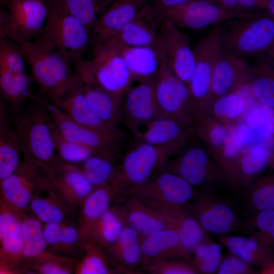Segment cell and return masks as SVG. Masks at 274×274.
<instances>
[{"label":"cell","mask_w":274,"mask_h":274,"mask_svg":"<svg viewBox=\"0 0 274 274\" xmlns=\"http://www.w3.org/2000/svg\"><path fill=\"white\" fill-rule=\"evenodd\" d=\"M217 274H255L257 271L244 260L231 253L222 257Z\"/></svg>","instance_id":"9f6ffc18"},{"label":"cell","mask_w":274,"mask_h":274,"mask_svg":"<svg viewBox=\"0 0 274 274\" xmlns=\"http://www.w3.org/2000/svg\"><path fill=\"white\" fill-rule=\"evenodd\" d=\"M35 80L26 72L17 73L0 67V94L13 113L35 95L32 86Z\"/></svg>","instance_id":"d590c367"},{"label":"cell","mask_w":274,"mask_h":274,"mask_svg":"<svg viewBox=\"0 0 274 274\" xmlns=\"http://www.w3.org/2000/svg\"><path fill=\"white\" fill-rule=\"evenodd\" d=\"M10 0H0V3L6 5L7 6L8 5Z\"/></svg>","instance_id":"be15d7a7"},{"label":"cell","mask_w":274,"mask_h":274,"mask_svg":"<svg viewBox=\"0 0 274 274\" xmlns=\"http://www.w3.org/2000/svg\"><path fill=\"white\" fill-rule=\"evenodd\" d=\"M12 119L10 109L0 94V130L12 127Z\"/></svg>","instance_id":"680465c9"},{"label":"cell","mask_w":274,"mask_h":274,"mask_svg":"<svg viewBox=\"0 0 274 274\" xmlns=\"http://www.w3.org/2000/svg\"><path fill=\"white\" fill-rule=\"evenodd\" d=\"M39 1H42V2H47L49 0H39Z\"/></svg>","instance_id":"e7e4bbea"},{"label":"cell","mask_w":274,"mask_h":274,"mask_svg":"<svg viewBox=\"0 0 274 274\" xmlns=\"http://www.w3.org/2000/svg\"><path fill=\"white\" fill-rule=\"evenodd\" d=\"M154 8L161 19L178 27L192 29L215 26L244 13L227 10L211 0H192L172 7Z\"/></svg>","instance_id":"5bb4252c"},{"label":"cell","mask_w":274,"mask_h":274,"mask_svg":"<svg viewBox=\"0 0 274 274\" xmlns=\"http://www.w3.org/2000/svg\"><path fill=\"white\" fill-rule=\"evenodd\" d=\"M96 39L92 59L78 63L98 86L123 100L133 81L120 44L112 37Z\"/></svg>","instance_id":"5b68a950"},{"label":"cell","mask_w":274,"mask_h":274,"mask_svg":"<svg viewBox=\"0 0 274 274\" xmlns=\"http://www.w3.org/2000/svg\"><path fill=\"white\" fill-rule=\"evenodd\" d=\"M10 22L7 36L19 44L44 33L47 7L39 0H10L7 6Z\"/></svg>","instance_id":"2e32d148"},{"label":"cell","mask_w":274,"mask_h":274,"mask_svg":"<svg viewBox=\"0 0 274 274\" xmlns=\"http://www.w3.org/2000/svg\"><path fill=\"white\" fill-rule=\"evenodd\" d=\"M116 195L110 187H95L78 208L77 225L80 234V254L82 255L84 246L94 224L110 207Z\"/></svg>","instance_id":"4dcf8cb0"},{"label":"cell","mask_w":274,"mask_h":274,"mask_svg":"<svg viewBox=\"0 0 274 274\" xmlns=\"http://www.w3.org/2000/svg\"><path fill=\"white\" fill-rule=\"evenodd\" d=\"M47 180L75 212L94 188L77 164L64 162L60 157L54 173Z\"/></svg>","instance_id":"ffe728a7"},{"label":"cell","mask_w":274,"mask_h":274,"mask_svg":"<svg viewBox=\"0 0 274 274\" xmlns=\"http://www.w3.org/2000/svg\"><path fill=\"white\" fill-rule=\"evenodd\" d=\"M44 101L54 124L65 138L89 147L99 156L113 162L118 159L123 132H107L81 126L72 120L58 107Z\"/></svg>","instance_id":"30bf717a"},{"label":"cell","mask_w":274,"mask_h":274,"mask_svg":"<svg viewBox=\"0 0 274 274\" xmlns=\"http://www.w3.org/2000/svg\"><path fill=\"white\" fill-rule=\"evenodd\" d=\"M141 248L142 266L150 261L162 258L190 259V255L183 247L178 234L170 228L158 231L142 239Z\"/></svg>","instance_id":"d6a6232c"},{"label":"cell","mask_w":274,"mask_h":274,"mask_svg":"<svg viewBox=\"0 0 274 274\" xmlns=\"http://www.w3.org/2000/svg\"><path fill=\"white\" fill-rule=\"evenodd\" d=\"M80 234L77 224L73 221L66 223L61 234L52 247L47 249L50 252L62 256L76 259L80 254Z\"/></svg>","instance_id":"816d5d0a"},{"label":"cell","mask_w":274,"mask_h":274,"mask_svg":"<svg viewBox=\"0 0 274 274\" xmlns=\"http://www.w3.org/2000/svg\"><path fill=\"white\" fill-rule=\"evenodd\" d=\"M146 0H112L99 17L93 32L96 37H112L130 22Z\"/></svg>","instance_id":"1f68e13d"},{"label":"cell","mask_w":274,"mask_h":274,"mask_svg":"<svg viewBox=\"0 0 274 274\" xmlns=\"http://www.w3.org/2000/svg\"><path fill=\"white\" fill-rule=\"evenodd\" d=\"M19 47L41 94L45 100L59 107L66 93L80 84L71 69L70 62L43 35Z\"/></svg>","instance_id":"7a4b0ae2"},{"label":"cell","mask_w":274,"mask_h":274,"mask_svg":"<svg viewBox=\"0 0 274 274\" xmlns=\"http://www.w3.org/2000/svg\"><path fill=\"white\" fill-rule=\"evenodd\" d=\"M227 10L245 13L263 10L269 13L274 12V0H211Z\"/></svg>","instance_id":"11a10c76"},{"label":"cell","mask_w":274,"mask_h":274,"mask_svg":"<svg viewBox=\"0 0 274 274\" xmlns=\"http://www.w3.org/2000/svg\"><path fill=\"white\" fill-rule=\"evenodd\" d=\"M255 102L249 87L245 86L215 99L207 114L231 127L244 119L248 109Z\"/></svg>","instance_id":"f546056e"},{"label":"cell","mask_w":274,"mask_h":274,"mask_svg":"<svg viewBox=\"0 0 274 274\" xmlns=\"http://www.w3.org/2000/svg\"><path fill=\"white\" fill-rule=\"evenodd\" d=\"M47 182L40 167L23 157L13 173L0 181V202L18 213L28 212L33 197Z\"/></svg>","instance_id":"7c38bea8"},{"label":"cell","mask_w":274,"mask_h":274,"mask_svg":"<svg viewBox=\"0 0 274 274\" xmlns=\"http://www.w3.org/2000/svg\"><path fill=\"white\" fill-rule=\"evenodd\" d=\"M244 120L253 131L257 142L273 146V108L256 102L248 109Z\"/></svg>","instance_id":"b9f144b4"},{"label":"cell","mask_w":274,"mask_h":274,"mask_svg":"<svg viewBox=\"0 0 274 274\" xmlns=\"http://www.w3.org/2000/svg\"><path fill=\"white\" fill-rule=\"evenodd\" d=\"M22 153L17 137L12 127L0 130V181L15 170Z\"/></svg>","instance_id":"c3c4849f"},{"label":"cell","mask_w":274,"mask_h":274,"mask_svg":"<svg viewBox=\"0 0 274 274\" xmlns=\"http://www.w3.org/2000/svg\"><path fill=\"white\" fill-rule=\"evenodd\" d=\"M198 191L180 176L163 170L121 194L136 197L145 202L183 206L191 202Z\"/></svg>","instance_id":"4fadbf2b"},{"label":"cell","mask_w":274,"mask_h":274,"mask_svg":"<svg viewBox=\"0 0 274 274\" xmlns=\"http://www.w3.org/2000/svg\"><path fill=\"white\" fill-rule=\"evenodd\" d=\"M195 68L188 84L194 118L207 113L210 105V92L212 72L223 51L216 26L193 47Z\"/></svg>","instance_id":"52a82bcc"},{"label":"cell","mask_w":274,"mask_h":274,"mask_svg":"<svg viewBox=\"0 0 274 274\" xmlns=\"http://www.w3.org/2000/svg\"><path fill=\"white\" fill-rule=\"evenodd\" d=\"M244 204L248 215L262 210L274 209V175L257 178L243 190Z\"/></svg>","instance_id":"ab89813d"},{"label":"cell","mask_w":274,"mask_h":274,"mask_svg":"<svg viewBox=\"0 0 274 274\" xmlns=\"http://www.w3.org/2000/svg\"><path fill=\"white\" fill-rule=\"evenodd\" d=\"M221 252L219 244L208 238L195 248L189 261L198 273H216L222 258Z\"/></svg>","instance_id":"f907efd6"},{"label":"cell","mask_w":274,"mask_h":274,"mask_svg":"<svg viewBox=\"0 0 274 274\" xmlns=\"http://www.w3.org/2000/svg\"><path fill=\"white\" fill-rule=\"evenodd\" d=\"M78 260L62 256L47 250L29 261L27 267L30 273H75Z\"/></svg>","instance_id":"ee69618b"},{"label":"cell","mask_w":274,"mask_h":274,"mask_svg":"<svg viewBox=\"0 0 274 274\" xmlns=\"http://www.w3.org/2000/svg\"><path fill=\"white\" fill-rule=\"evenodd\" d=\"M145 203L160 212L168 228L177 233L190 258L195 248L208 238L207 232L201 227L191 212L189 203L183 206L158 202Z\"/></svg>","instance_id":"d6986e66"},{"label":"cell","mask_w":274,"mask_h":274,"mask_svg":"<svg viewBox=\"0 0 274 274\" xmlns=\"http://www.w3.org/2000/svg\"><path fill=\"white\" fill-rule=\"evenodd\" d=\"M23 242L22 261L25 269L29 261L47 250L43 235V224L34 215L27 212L21 217Z\"/></svg>","instance_id":"74e56055"},{"label":"cell","mask_w":274,"mask_h":274,"mask_svg":"<svg viewBox=\"0 0 274 274\" xmlns=\"http://www.w3.org/2000/svg\"><path fill=\"white\" fill-rule=\"evenodd\" d=\"M71 15L90 30L93 31L98 15L104 12L112 0H59Z\"/></svg>","instance_id":"7dc6e473"},{"label":"cell","mask_w":274,"mask_h":274,"mask_svg":"<svg viewBox=\"0 0 274 274\" xmlns=\"http://www.w3.org/2000/svg\"><path fill=\"white\" fill-rule=\"evenodd\" d=\"M47 16L43 36L70 62L82 60L89 41L90 30L69 13L59 0L45 2Z\"/></svg>","instance_id":"8992f818"},{"label":"cell","mask_w":274,"mask_h":274,"mask_svg":"<svg viewBox=\"0 0 274 274\" xmlns=\"http://www.w3.org/2000/svg\"><path fill=\"white\" fill-rule=\"evenodd\" d=\"M155 80H144L130 87L121 105L120 121L133 134L151 121L162 116L154 91Z\"/></svg>","instance_id":"e0dca14e"},{"label":"cell","mask_w":274,"mask_h":274,"mask_svg":"<svg viewBox=\"0 0 274 274\" xmlns=\"http://www.w3.org/2000/svg\"><path fill=\"white\" fill-rule=\"evenodd\" d=\"M142 267L151 274H196L194 266L188 260L181 258H168L154 260Z\"/></svg>","instance_id":"f5cc1de1"},{"label":"cell","mask_w":274,"mask_h":274,"mask_svg":"<svg viewBox=\"0 0 274 274\" xmlns=\"http://www.w3.org/2000/svg\"><path fill=\"white\" fill-rule=\"evenodd\" d=\"M106 253L120 273H133L142 264L141 239L138 232L125 225L117 239L105 248Z\"/></svg>","instance_id":"f1b7e54d"},{"label":"cell","mask_w":274,"mask_h":274,"mask_svg":"<svg viewBox=\"0 0 274 274\" xmlns=\"http://www.w3.org/2000/svg\"><path fill=\"white\" fill-rule=\"evenodd\" d=\"M192 0H153L156 8H168L184 4Z\"/></svg>","instance_id":"6125c7cd"},{"label":"cell","mask_w":274,"mask_h":274,"mask_svg":"<svg viewBox=\"0 0 274 274\" xmlns=\"http://www.w3.org/2000/svg\"><path fill=\"white\" fill-rule=\"evenodd\" d=\"M25 271L20 266L0 260V274H23Z\"/></svg>","instance_id":"94428289"},{"label":"cell","mask_w":274,"mask_h":274,"mask_svg":"<svg viewBox=\"0 0 274 274\" xmlns=\"http://www.w3.org/2000/svg\"><path fill=\"white\" fill-rule=\"evenodd\" d=\"M218 238L231 253L252 266L259 267L260 273H273V250L250 236L226 235L218 236Z\"/></svg>","instance_id":"4316f807"},{"label":"cell","mask_w":274,"mask_h":274,"mask_svg":"<svg viewBox=\"0 0 274 274\" xmlns=\"http://www.w3.org/2000/svg\"><path fill=\"white\" fill-rule=\"evenodd\" d=\"M116 208L124 225L134 229L141 241L154 232L168 228L160 212L136 197L129 196L120 207Z\"/></svg>","instance_id":"603a6c76"},{"label":"cell","mask_w":274,"mask_h":274,"mask_svg":"<svg viewBox=\"0 0 274 274\" xmlns=\"http://www.w3.org/2000/svg\"><path fill=\"white\" fill-rule=\"evenodd\" d=\"M184 147L167 161L163 170L180 176L193 187L212 189L226 180L221 168L207 149L196 145Z\"/></svg>","instance_id":"8fae6325"},{"label":"cell","mask_w":274,"mask_h":274,"mask_svg":"<svg viewBox=\"0 0 274 274\" xmlns=\"http://www.w3.org/2000/svg\"><path fill=\"white\" fill-rule=\"evenodd\" d=\"M190 128L192 134H195L206 144L210 154L221 149L229 131V127L208 114L194 120Z\"/></svg>","instance_id":"60d3db41"},{"label":"cell","mask_w":274,"mask_h":274,"mask_svg":"<svg viewBox=\"0 0 274 274\" xmlns=\"http://www.w3.org/2000/svg\"><path fill=\"white\" fill-rule=\"evenodd\" d=\"M154 91L162 116L189 128L194 119L188 85L175 75L165 57L155 79Z\"/></svg>","instance_id":"9c48e42d"},{"label":"cell","mask_w":274,"mask_h":274,"mask_svg":"<svg viewBox=\"0 0 274 274\" xmlns=\"http://www.w3.org/2000/svg\"><path fill=\"white\" fill-rule=\"evenodd\" d=\"M50 126L55 149L58 156L64 162L80 164L91 156H99L93 149L65 138L55 126L52 119Z\"/></svg>","instance_id":"681fc988"},{"label":"cell","mask_w":274,"mask_h":274,"mask_svg":"<svg viewBox=\"0 0 274 274\" xmlns=\"http://www.w3.org/2000/svg\"><path fill=\"white\" fill-rule=\"evenodd\" d=\"M273 166V153L271 147L259 142L251 145L238 158L233 186L242 190L246 188L266 168Z\"/></svg>","instance_id":"cb8c5ba5"},{"label":"cell","mask_w":274,"mask_h":274,"mask_svg":"<svg viewBox=\"0 0 274 274\" xmlns=\"http://www.w3.org/2000/svg\"><path fill=\"white\" fill-rule=\"evenodd\" d=\"M67 222H49L43 224V235L47 245V249L56 244Z\"/></svg>","instance_id":"6f0895ef"},{"label":"cell","mask_w":274,"mask_h":274,"mask_svg":"<svg viewBox=\"0 0 274 274\" xmlns=\"http://www.w3.org/2000/svg\"><path fill=\"white\" fill-rule=\"evenodd\" d=\"M264 246L273 250L274 245V209L249 214L243 221L242 229Z\"/></svg>","instance_id":"7bdbcfd3"},{"label":"cell","mask_w":274,"mask_h":274,"mask_svg":"<svg viewBox=\"0 0 274 274\" xmlns=\"http://www.w3.org/2000/svg\"><path fill=\"white\" fill-rule=\"evenodd\" d=\"M250 74L251 67L246 62L223 50L212 72L210 105L216 98L249 86Z\"/></svg>","instance_id":"ac0fdd59"},{"label":"cell","mask_w":274,"mask_h":274,"mask_svg":"<svg viewBox=\"0 0 274 274\" xmlns=\"http://www.w3.org/2000/svg\"><path fill=\"white\" fill-rule=\"evenodd\" d=\"M188 140L164 145L137 143L117 166L111 186L116 195L139 185L161 172L167 161L185 145Z\"/></svg>","instance_id":"277c9868"},{"label":"cell","mask_w":274,"mask_h":274,"mask_svg":"<svg viewBox=\"0 0 274 274\" xmlns=\"http://www.w3.org/2000/svg\"><path fill=\"white\" fill-rule=\"evenodd\" d=\"M10 22V14L8 7L0 3V37L7 35Z\"/></svg>","instance_id":"91938a15"},{"label":"cell","mask_w":274,"mask_h":274,"mask_svg":"<svg viewBox=\"0 0 274 274\" xmlns=\"http://www.w3.org/2000/svg\"><path fill=\"white\" fill-rule=\"evenodd\" d=\"M22 215L0 202V260L19 265L27 273L22 261Z\"/></svg>","instance_id":"d4e9b609"},{"label":"cell","mask_w":274,"mask_h":274,"mask_svg":"<svg viewBox=\"0 0 274 274\" xmlns=\"http://www.w3.org/2000/svg\"><path fill=\"white\" fill-rule=\"evenodd\" d=\"M158 44L175 75L188 85L195 68L194 54L188 36L170 21L161 19Z\"/></svg>","instance_id":"9a60e30c"},{"label":"cell","mask_w":274,"mask_h":274,"mask_svg":"<svg viewBox=\"0 0 274 274\" xmlns=\"http://www.w3.org/2000/svg\"><path fill=\"white\" fill-rule=\"evenodd\" d=\"M120 273L109 258L102 246L89 238L83 248L82 257L78 263L75 274Z\"/></svg>","instance_id":"f35d334b"},{"label":"cell","mask_w":274,"mask_h":274,"mask_svg":"<svg viewBox=\"0 0 274 274\" xmlns=\"http://www.w3.org/2000/svg\"><path fill=\"white\" fill-rule=\"evenodd\" d=\"M51 119L43 99L35 96L12 113V127L23 157L35 162L46 178L54 174L59 160L50 126Z\"/></svg>","instance_id":"6da1fadb"},{"label":"cell","mask_w":274,"mask_h":274,"mask_svg":"<svg viewBox=\"0 0 274 274\" xmlns=\"http://www.w3.org/2000/svg\"><path fill=\"white\" fill-rule=\"evenodd\" d=\"M24 59L19 45L6 34L0 37V67L18 72L25 71Z\"/></svg>","instance_id":"db71d44e"},{"label":"cell","mask_w":274,"mask_h":274,"mask_svg":"<svg viewBox=\"0 0 274 274\" xmlns=\"http://www.w3.org/2000/svg\"><path fill=\"white\" fill-rule=\"evenodd\" d=\"M125 226L116 207H109L93 227L89 238L103 248L112 244Z\"/></svg>","instance_id":"bcb514c9"},{"label":"cell","mask_w":274,"mask_h":274,"mask_svg":"<svg viewBox=\"0 0 274 274\" xmlns=\"http://www.w3.org/2000/svg\"><path fill=\"white\" fill-rule=\"evenodd\" d=\"M119 44L122 57L132 81L155 80L165 58L160 47L159 46L133 47Z\"/></svg>","instance_id":"484cf974"},{"label":"cell","mask_w":274,"mask_h":274,"mask_svg":"<svg viewBox=\"0 0 274 274\" xmlns=\"http://www.w3.org/2000/svg\"><path fill=\"white\" fill-rule=\"evenodd\" d=\"M133 134L137 143L164 145L188 140L192 135L190 128L165 117H158L146 124Z\"/></svg>","instance_id":"e575fe53"},{"label":"cell","mask_w":274,"mask_h":274,"mask_svg":"<svg viewBox=\"0 0 274 274\" xmlns=\"http://www.w3.org/2000/svg\"><path fill=\"white\" fill-rule=\"evenodd\" d=\"M211 189L199 190L189 203L201 227L206 232L218 236L242 230L244 220L238 209L228 200L215 195Z\"/></svg>","instance_id":"ba28073f"},{"label":"cell","mask_w":274,"mask_h":274,"mask_svg":"<svg viewBox=\"0 0 274 274\" xmlns=\"http://www.w3.org/2000/svg\"><path fill=\"white\" fill-rule=\"evenodd\" d=\"M58 107L72 120L81 126L107 132L120 131L109 127L99 119L87 102L80 82L66 93Z\"/></svg>","instance_id":"836d02e7"},{"label":"cell","mask_w":274,"mask_h":274,"mask_svg":"<svg viewBox=\"0 0 274 274\" xmlns=\"http://www.w3.org/2000/svg\"><path fill=\"white\" fill-rule=\"evenodd\" d=\"M28 212L43 224L72 221L71 217L75 212L59 192L47 182L33 197Z\"/></svg>","instance_id":"83f0119b"},{"label":"cell","mask_w":274,"mask_h":274,"mask_svg":"<svg viewBox=\"0 0 274 274\" xmlns=\"http://www.w3.org/2000/svg\"><path fill=\"white\" fill-rule=\"evenodd\" d=\"M74 73L81 83L87 102L96 114L106 125L118 129L123 100L101 88L82 69L75 68Z\"/></svg>","instance_id":"7402d4cb"},{"label":"cell","mask_w":274,"mask_h":274,"mask_svg":"<svg viewBox=\"0 0 274 274\" xmlns=\"http://www.w3.org/2000/svg\"><path fill=\"white\" fill-rule=\"evenodd\" d=\"M105 157L95 155L77 165L94 188L108 187L111 188L117 169V166Z\"/></svg>","instance_id":"f6af8a7d"},{"label":"cell","mask_w":274,"mask_h":274,"mask_svg":"<svg viewBox=\"0 0 274 274\" xmlns=\"http://www.w3.org/2000/svg\"><path fill=\"white\" fill-rule=\"evenodd\" d=\"M223 50L242 56L268 51L274 43V16L245 12L215 25Z\"/></svg>","instance_id":"3957f363"},{"label":"cell","mask_w":274,"mask_h":274,"mask_svg":"<svg viewBox=\"0 0 274 274\" xmlns=\"http://www.w3.org/2000/svg\"><path fill=\"white\" fill-rule=\"evenodd\" d=\"M271 60L262 59L251 68L249 89L255 102L274 108V70Z\"/></svg>","instance_id":"8d00e7d4"},{"label":"cell","mask_w":274,"mask_h":274,"mask_svg":"<svg viewBox=\"0 0 274 274\" xmlns=\"http://www.w3.org/2000/svg\"><path fill=\"white\" fill-rule=\"evenodd\" d=\"M161 19L145 4L135 17L112 38L127 46H157Z\"/></svg>","instance_id":"44dd1931"}]
</instances>
